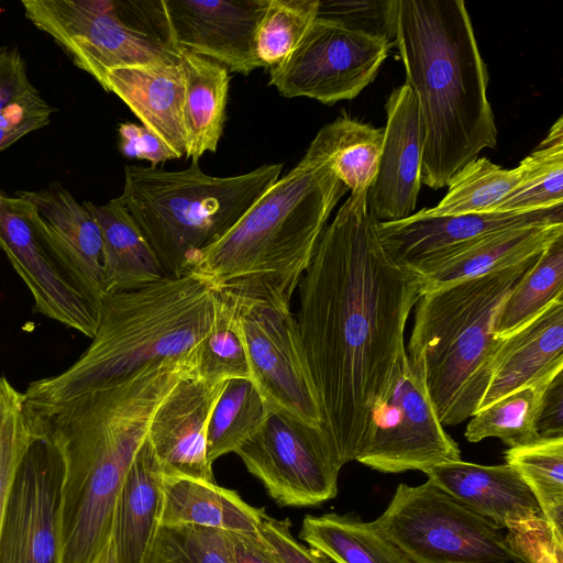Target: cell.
<instances>
[{
    "label": "cell",
    "mask_w": 563,
    "mask_h": 563,
    "mask_svg": "<svg viewBox=\"0 0 563 563\" xmlns=\"http://www.w3.org/2000/svg\"><path fill=\"white\" fill-rule=\"evenodd\" d=\"M366 198L350 195L324 227L298 284L296 317L323 429L342 466L355 460L373 408L406 362L417 277L379 240Z\"/></svg>",
    "instance_id": "obj_1"
},
{
    "label": "cell",
    "mask_w": 563,
    "mask_h": 563,
    "mask_svg": "<svg viewBox=\"0 0 563 563\" xmlns=\"http://www.w3.org/2000/svg\"><path fill=\"white\" fill-rule=\"evenodd\" d=\"M195 371V356L170 358L58 405L26 404L64 462L60 563H96L102 554L119 489L154 413Z\"/></svg>",
    "instance_id": "obj_2"
},
{
    "label": "cell",
    "mask_w": 563,
    "mask_h": 563,
    "mask_svg": "<svg viewBox=\"0 0 563 563\" xmlns=\"http://www.w3.org/2000/svg\"><path fill=\"white\" fill-rule=\"evenodd\" d=\"M394 18L424 131L421 184L440 189L497 144L487 68L463 0H395Z\"/></svg>",
    "instance_id": "obj_3"
},
{
    "label": "cell",
    "mask_w": 563,
    "mask_h": 563,
    "mask_svg": "<svg viewBox=\"0 0 563 563\" xmlns=\"http://www.w3.org/2000/svg\"><path fill=\"white\" fill-rule=\"evenodd\" d=\"M216 303L217 288L196 273L104 295L90 345L60 374L30 383L26 404L58 405L146 365L195 355L211 330Z\"/></svg>",
    "instance_id": "obj_4"
},
{
    "label": "cell",
    "mask_w": 563,
    "mask_h": 563,
    "mask_svg": "<svg viewBox=\"0 0 563 563\" xmlns=\"http://www.w3.org/2000/svg\"><path fill=\"white\" fill-rule=\"evenodd\" d=\"M347 190L313 139L300 162L201 251L191 273L217 289L262 279L290 301L331 212Z\"/></svg>",
    "instance_id": "obj_5"
},
{
    "label": "cell",
    "mask_w": 563,
    "mask_h": 563,
    "mask_svg": "<svg viewBox=\"0 0 563 563\" xmlns=\"http://www.w3.org/2000/svg\"><path fill=\"white\" fill-rule=\"evenodd\" d=\"M539 255L424 292L416 302L406 352L422 369L443 426L462 423L478 410L504 342L494 332L497 313Z\"/></svg>",
    "instance_id": "obj_6"
},
{
    "label": "cell",
    "mask_w": 563,
    "mask_h": 563,
    "mask_svg": "<svg viewBox=\"0 0 563 563\" xmlns=\"http://www.w3.org/2000/svg\"><path fill=\"white\" fill-rule=\"evenodd\" d=\"M283 164L236 176H211L199 161L183 170L125 166L118 198L144 233L165 277L190 274L202 250L219 240L278 178Z\"/></svg>",
    "instance_id": "obj_7"
},
{
    "label": "cell",
    "mask_w": 563,
    "mask_h": 563,
    "mask_svg": "<svg viewBox=\"0 0 563 563\" xmlns=\"http://www.w3.org/2000/svg\"><path fill=\"white\" fill-rule=\"evenodd\" d=\"M34 26L49 35L104 89L115 67L178 64L165 0H22Z\"/></svg>",
    "instance_id": "obj_8"
},
{
    "label": "cell",
    "mask_w": 563,
    "mask_h": 563,
    "mask_svg": "<svg viewBox=\"0 0 563 563\" xmlns=\"http://www.w3.org/2000/svg\"><path fill=\"white\" fill-rule=\"evenodd\" d=\"M220 289L233 306L252 380L271 409L322 427L318 394L290 301L262 279L241 280Z\"/></svg>",
    "instance_id": "obj_9"
},
{
    "label": "cell",
    "mask_w": 563,
    "mask_h": 563,
    "mask_svg": "<svg viewBox=\"0 0 563 563\" xmlns=\"http://www.w3.org/2000/svg\"><path fill=\"white\" fill-rule=\"evenodd\" d=\"M373 523L415 563H519L500 527L429 479L399 484Z\"/></svg>",
    "instance_id": "obj_10"
},
{
    "label": "cell",
    "mask_w": 563,
    "mask_h": 563,
    "mask_svg": "<svg viewBox=\"0 0 563 563\" xmlns=\"http://www.w3.org/2000/svg\"><path fill=\"white\" fill-rule=\"evenodd\" d=\"M235 453L279 506H316L336 496L342 464L321 426L272 410Z\"/></svg>",
    "instance_id": "obj_11"
},
{
    "label": "cell",
    "mask_w": 563,
    "mask_h": 563,
    "mask_svg": "<svg viewBox=\"0 0 563 563\" xmlns=\"http://www.w3.org/2000/svg\"><path fill=\"white\" fill-rule=\"evenodd\" d=\"M355 460L382 473L424 472L461 460L428 394L422 369L409 358L371 413Z\"/></svg>",
    "instance_id": "obj_12"
},
{
    "label": "cell",
    "mask_w": 563,
    "mask_h": 563,
    "mask_svg": "<svg viewBox=\"0 0 563 563\" xmlns=\"http://www.w3.org/2000/svg\"><path fill=\"white\" fill-rule=\"evenodd\" d=\"M390 46L316 16L296 49L271 68L269 85L286 98L307 97L325 104L351 100L374 80Z\"/></svg>",
    "instance_id": "obj_13"
},
{
    "label": "cell",
    "mask_w": 563,
    "mask_h": 563,
    "mask_svg": "<svg viewBox=\"0 0 563 563\" xmlns=\"http://www.w3.org/2000/svg\"><path fill=\"white\" fill-rule=\"evenodd\" d=\"M0 249L30 289L35 312L95 336L101 307L71 278L32 203L4 192L0 200Z\"/></svg>",
    "instance_id": "obj_14"
},
{
    "label": "cell",
    "mask_w": 563,
    "mask_h": 563,
    "mask_svg": "<svg viewBox=\"0 0 563 563\" xmlns=\"http://www.w3.org/2000/svg\"><path fill=\"white\" fill-rule=\"evenodd\" d=\"M64 462L41 435L25 453L0 532V563H60Z\"/></svg>",
    "instance_id": "obj_15"
},
{
    "label": "cell",
    "mask_w": 563,
    "mask_h": 563,
    "mask_svg": "<svg viewBox=\"0 0 563 563\" xmlns=\"http://www.w3.org/2000/svg\"><path fill=\"white\" fill-rule=\"evenodd\" d=\"M563 221L562 207L531 213L482 212L377 222V233L390 258L415 276L493 232L520 225Z\"/></svg>",
    "instance_id": "obj_16"
},
{
    "label": "cell",
    "mask_w": 563,
    "mask_h": 563,
    "mask_svg": "<svg viewBox=\"0 0 563 563\" xmlns=\"http://www.w3.org/2000/svg\"><path fill=\"white\" fill-rule=\"evenodd\" d=\"M384 142L366 207L377 222L398 221L413 214L421 188L424 131L419 103L405 82L385 104Z\"/></svg>",
    "instance_id": "obj_17"
},
{
    "label": "cell",
    "mask_w": 563,
    "mask_h": 563,
    "mask_svg": "<svg viewBox=\"0 0 563 563\" xmlns=\"http://www.w3.org/2000/svg\"><path fill=\"white\" fill-rule=\"evenodd\" d=\"M267 0H165L178 46L249 75L263 64L256 53V27Z\"/></svg>",
    "instance_id": "obj_18"
},
{
    "label": "cell",
    "mask_w": 563,
    "mask_h": 563,
    "mask_svg": "<svg viewBox=\"0 0 563 563\" xmlns=\"http://www.w3.org/2000/svg\"><path fill=\"white\" fill-rule=\"evenodd\" d=\"M227 382L206 379L195 372L157 408L147 439L165 475L214 482L207 456V428Z\"/></svg>",
    "instance_id": "obj_19"
},
{
    "label": "cell",
    "mask_w": 563,
    "mask_h": 563,
    "mask_svg": "<svg viewBox=\"0 0 563 563\" xmlns=\"http://www.w3.org/2000/svg\"><path fill=\"white\" fill-rule=\"evenodd\" d=\"M16 196L32 203L71 278L101 307L104 296L102 240L92 214L56 181L38 190H20Z\"/></svg>",
    "instance_id": "obj_20"
},
{
    "label": "cell",
    "mask_w": 563,
    "mask_h": 563,
    "mask_svg": "<svg viewBox=\"0 0 563 563\" xmlns=\"http://www.w3.org/2000/svg\"><path fill=\"white\" fill-rule=\"evenodd\" d=\"M423 473L501 529L542 514L529 486L508 464L481 465L459 460L438 464Z\"/></svg>",
    "instance_id": "obj_21"
},
{
    "label": "cell",
    "mask_w": 563,
    "mask_h": 563,
    "mask_svg": "<svg viewBox=\"0 0 563 563\" xmlns=\"http://www.w3.org/2000/svg\"><path fill=\"white\" fill-rule=\"evenodd\" d=\"M562 369L563 297L504 338L478 410L516 389L547 380Z\"/></svg>",
    "instance_id": "obj_22"
},
{
    "label": "cell",
    "mask_w": 563,
    "mask_h": 563,
    "mask_svg": "<svg viewBox=\"0 0 563 563\" xmlns=\"http://www.w3.org/2000/svg\"><path fill=\"white\" fill-rule=\"evenodd\" d=\"M104 90L117 95L177 158L185 155V81L179 64L112 68L107 73Z\"/></svg>",
    "instance_id": "obj_23"
},
{
    "label": "cell",
    "mask_w": 563,
    "mask_h": 563,
    "mask_svg": "<svg viewBox=\"0 0 563 563\" xmlns=\"http://www.w3.org/2000/svg\"><path fill=\"white\" fill-rule=\"evenodd\" d=\"M563 235V221L512 227L482 236L417 275L420 295L539 255Z\"/></svg>",
    "instance_id": "obj_24"
},
{
    "label": "cell",
    "mask_w": 563,
    "mask_h": 563,
    "mask_svg": "<svg viewBox=\"0 0 563 563\" xmlns=\"http://www.w3.org/2000/svg\"><path fill=\"white\" fill-rule=\"evenodd\" d=\"M164 471L146 438L119 489L111 539L118 563H141L159 526Z\"/></svg>",
    "instance_id": "obj_25"
},
{
    "label": "cell",
    "mask_w": 563,
    "mask_h": 563,
    "mask_svg": "<svg viewBox=\"0 0 563 563\" xmlns=\"http://www.w3.org/2000/svg\"><path fill=\"white\" fill-rule=\"evenodd\" d=\"M263 508L245 503L236 492L211 482L164 476L159 526H199L228 532L257 534Z\"/></svg>",
    "instance_id": "obj_26"
},
{
    "label": "cell",
    "mask_w": 563,
    "mask_h": 563,
    "mask_svg": "<svg viewBox=\"0 0 563 563\" xmlns=\"http://www.w3.org/2000/svg\"><path fill=\"white\" fill-rule=\"evenodd\" d=\"M82 203L101 233L104 295L141 288L165 277L154 250L118 197L104 205Z\"/></svg>",
    "instance_id": "obj_27"
},
{
    "label": "cell",
    "mask_w": 563,
    "mask_h": 563,
    "mask_svg": "<svg viewBox=\"0 0 563 563\" xmlns=\"http://www.w3.org/2000/svg\"><path fill=\"white\" fill-rule=\"evenodd\" d=\"M178 64L185 81V155L199 161L206 152L218 148L225 121L229 73L223 65L184 48Z\"/></svg>",
    "instance_id": "obj_28"
},
{
    "label": "cell",
    "mask_w": 563,
    "mask_h": 563,
    "mask_svg": "<svg viewBox=\"0 0 563 563\" xmlns=\"http://www.w3.org/2000/svg\"><path fill=\"white\" fill-rule=\"evenodd\" d=\"M299 537L334 563H415L373 523L354 515H306Z\"/></svg>",
    "instance_id": "obj_29"
},
{
    "label": "cell",
    "mask_w": 563,
    "mask_h": 563,
    "mask_svg": "<svg viewBox=\"0 0 563 563\" xmlns=\"http://www.w3.org/2000/svg\"><path fill=\"white\" fill-rule=\"evenodd\" d=\"M314 140L351 195L366 198L377 173L384 129L342 115L321 128Z\"/></svg>",
    "instance_id": "obj_30"
},
{
    "label": "cell",
    "mask_w": 563,
    "mask_h": 563,
    "mask_svg": "<svg viewBox=\"0 0 563 563\" xmlns=\"http://www.w3.org/2000/svg\"><path fill=\"white\" fill-rule=\"evenodd\" d=\"M515 189L490 212L531 213L563 203V118L559 117L545 139L518 165Z\"/></svg>",
    "instance_id": "obj_31"
},
{
    "label": "cell",
    "mask_w": 563,
    "mask_h": 563,
    "mask_svg": "<svg viewBox=\"0 0 563 563\" xmlns=\"http://www.w3.org/2000/svg\"><path fill=\"white\" fill-rule=\"evenodd\" d=\"M272 409L252 379H228L209 419L207 456L212 464L254 435Z\"/></svg>",
    "instance_id": "obj_32"
},
{
    "label": "cell",
    "mask_w": 563,
    "mask_h": 563,
    "mask_svg": "<svg viewBox=\"0 0 563 563\" xmlns=\"http://www.w3.org/2000/svg\"><path fill=\"white\" fill-rule=\"evenodd\" d=\"M563 297V235L552 241L532 267L511 289L497 313L494 332L506 338L516 332L550 303Z\"/></svg>",
    "instance_id": "obj_33"
},
{
    "label": "cell",
    "mask_w": 563,
    "mask_h": 563,
    "mask_svg": "<svg viewBox=\"0 0 563 563\" xmlns=\"http://www.w3.org/2000/svg\"><path fill=\"white\" fill-rule=\"evenodd\" d=\"M520 176L519 166L507 169L486 157H477L449 181L448 191L437 206L416 213L444 217L490 212L515 189Z\"/></svg>",
    "instance_id": "obj_34"
},
{
    "label": "cell",
    "mask_w": 563,
    "mask_h": 563,
    "mask_svg": "<svg viewBox=\"0 0 563 563\" xmlns=\"http://www.w3.org/2000/svg\"><path fill=\"white\" fill-rule=\"evenodd\" d=\"M551 378L516 389L476 411L466 426V440L475 443L497 438L509 449L540 440L536 420L542 391Z\"/></svg>",
    "instance_id": "obj_35"
},
{
    "label": "cell",
    "mask_w": 563,
    "mask_h": 563,
    "mask_svg": "<svg viewBox=\"0 0 563 563\" xmlns=\"http://www.w3.org/2000/svg\"><path fill=\"white\" fill-rule=\"evenodd\" d=\"M505 461L529 486L545 519L563 529V438L510 448Z\"/></svg>",
    "instance_id": "obj_36"
},
{
    "label": "cell",
    "mask_w": 563,
    "mask_h": 563,
    "mask_svg": "<svg viewBox=\"0 0 563 563\" xmlns=\"http://www.w3.org/2000/svg\"><path fill=\"white\" fill-rule=\"evenodd\" d=\"M42 435L33 411L4 375H0V532L19 466Z\"/></svg>",
    "instance_id": "obj_37"
},
{
    "label": "cell",
    "mask_w": 563,
    "mask_h": 563,
    "mask_svg": "<svg viewBox=\"0 0 563 563\" xmlns=\"http://www.w3.org/2000/svg\"><path fill=\"white\" fill-rule=\"evenodd\" d=\"M196 374L213 380L252 379L238 319L222 289H217L213 323L198 350Z\"/></svg>",
    "instance_id": "obj_38"
},
{
    "label": "cell",
    "mask_w": 563,
    "mask_h": 563,
    "mask_svg": "<svg viewBox=\"0 0 563 563\" xmlns=\"http://www.w3.org/2000/svg\"><path fill=\"white\" fill-rule=\"evenodd\" d=\"M141 563H235L228 531L199 526H158Z\"/></svg>",
    "instance_id": "obj_39"
},
{
    "label": "cell",
    "mask_w": 563,
    "mask_h": 563,
    "mask_svg": "<svg viewBox=\"0 0 563 563\" xmlns=\"http://www.w3.org/2000/svg\"><path fill=\"white\" fill-rule=\"evenodd\" d=\"M320 0H267L256 27L257 57L274 67L289 56L314 21Z\"/></svg>",
    "instance_id": "obj_40"
},
{
    "label": "cell",
    "mask_w": 563,
    "mask_h": 563,
    "mask_svg": "<svg viewBox=\"0 0 563 563\" xmlns=\"http://www.w3.org/2000/svg\"><path fill=\"white\" fill-rule=\"evenodd\" d=\"M395 0H320L317 18L394 44Z\"/></svg>",
    "instance_id": "obj_41"
},
{
    "label": "cell",
    "mask_w": 563,
    "mask_h": 563,
    "mask_svg": "<svg viewBox=\"0 0 563 563\" xmlns=\"http://www.w3.org/2000/svg\"><path fill=\"white\" fill-rule=\"evenodd\" d=\"M506 530L508 548L519 563H563V529L543 514L511 523Z\"/></svg>",
    "instance_id": "obj_42"
},
{
    "label": "cell",
    "mask_w": 563,
    "mask_h": 563,
    "mask_svg": "<svg viewBox=\"0 0 563 563\" xmlns=\"http://www.w3.org/2000/svg\"><path fill=\"white\" fill-rule=\"evenodd\" d=\"M55 111L37 92L0 111V151L44 128Z\"/></svg>",
    "instance_id": "obj_43"
},
{
    "label": "cell",
    "mask_w": 563,
    "mask_h": 563,
    "mask_svg": "<svg viewBox=\"0 0 563 563\" xmlns=\"http://www.w3.org/2000/svg\"><path fill=\"white\" fill-rule=\"evenodd\" d=\"M258 536L280 563H329L323 554L300 544L290 532L288 519L264 516Z\"/></svg>",
    "instance_id": "obj_44"
},
{
    "label": "cell",
    "mask_w": 563,
    "mask_h": 563,
    "mask_svg": "<svg viewBox=\"0 0 563 563\" xmlns=\"http://www.w3.org/2000/svg\"><path fill=\"white\" fill-rule=\"evenodd\" d=\"M16 47H0V111L37 93Z\"/></svg>",
    "instance_id": "obj_45"
},
{
    "label": "cell",
    "mask_w": 563,
    "mask_h": 563,
    "mask_svg": "<svg viewBox=\"0 0 563 563\" xmlns=\"http://www.w3.org/2000/svg\"><path fill=\"white\" fill-rule=\"evenodd\" d=\"M120 150L130 158L145 159L152 167L170 159L176 154L152 131L143 125L126 122L119 126Z\"/></svg>",
    "instance_id": "obj_46"
},
{
    "label": "cell",
    "mask_w": 563,
    "mask_h": 563,
    "mask_svg": "<svg viewBox=\"0 0 563 563\" xmlns=\"http://www.w3.org/2000/svg\"><path fill=\"white\" fill-rule=\"evenodd\" d=\"M536 431L539 439L563 438V369L549 380L542 391Z\"/></svg>",
    "instance_id": "obj_47"
},
{
    "label": "cell",
    "mask_w": 563,
    "mask_h": 563,
    "mask_svg": "<svg viewBox=\"0 0 563 563\" xmlns=\"http://www.w3.org/2000/svg\"><path fill=\"white\" fill-rule=\"evenodd\" d=\"M235 563H280L257 534L230 532Z\"/></svg>",
    "instance_id": "obj_48"
},
{
    "label": "cell",
    "mask_w": 563,
    "mask_h": 563,
    "mask_svg": "<svg viewBox=\"0 0 563 563\" xmlns=\"http://www.w3.org/2000/svg\"><path fill=\"white\" fill-rule=\"evenodd\" d=\"M96 563H118L112 539L109 541L107 548L96 561Z\"/></svg>",
    "instance_id": "obj_49"
},
{
    "label": "cell",
    "mask_w": 563,
    "mask_h": 563,
    "mask_svg": "<svg viewBox=\"0 0 563 563\" xmlns=\"http://www.w3.org/2000/svg\"><path fill=\"white\" fill-rule=\"evenodd\" d=\"M2 194H3V192H2V191H0V200H1Z\"/></svg>",
    "instance_id": "obj_50"
}]
</instances>
